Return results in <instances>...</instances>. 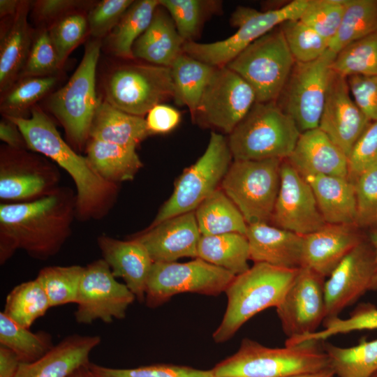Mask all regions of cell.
I'll return each instance as SVG.
<instances>
[{
    "label": "cell",
    "instance_id": "cell-1",
    "mask_svg": "<svg viewBox=\"0 0 377 377\" xmlns=\"http://www.w3.org/2000/svg\"><path fill=\"white\" fill-rule=\"evenodd\" d=\"M71 207L60 193L0 206V260L20 249L44 260L55 255L70 232Z\"/></svg>",
    "mask_w": 377,
    "mask_h": 377
},
{
    "label": "cell",
    "instance_id": "cell-2",
    "mask_svg": "<svg viewBox=\"0 0 377 377\" xmlns=\"http://www.w3.org/2000/svg\"><path fill=\"white\" fill-rule=\"evenodd\" d=\"M29 118L6 117L19 128L26 145L55 161L73 178L77 191V205L90 213L103 204L114 184L103 179L87 157L76 154L61 137L51 119L34 106Z\"/></svg>",
    "mask_w": 377,
    "mask_h": 377
},
{
    "label": "cell",
    "instance_id": "cell-3",
    "mask_svg": "<svg viewBox=\"0 0 377 377\" xmlns=\"http://www.w3.org/2000/svg\"><path fill=\"white\" fill-rule=\"evenodd\" d=\"M298 269L258 263L236 276L225 291L227 307L221 323L213 333L214 341H228L253 316L279 306Z\"/></svg>",
    "mask_w": 377,
    "mask_h": 377
},
{
    "label": "cell",
    "instance_id": "cell-4",
    "mask_svg": "<svg viewBox=\"0 0 377 377\" xmlns=\"http://www.w3.org/2000/svg\"><path fill=\"white\" fill-rule=\"evenodd\" d=\"M319 342L305 341L283 348H269L242 339L238 350L212 369L213 377H288L330 367Z\"/></svg>",
    "mask_w": 377,
    "mask_h": 377
},
{
    "label": "cell",
    "instance_id": "cell-5",
    "mask_svg": "<svg viewBox=\"0 0 377 377\" xmlns=\"http://www.w3.org/2000/svg\"><path fill=\"white\" fill-rule=\"evenodd\" d=\"M300 133L276 101L256 102L228 142L233 160H283L292 154Z\"/></svg>",
    "mask_w": 377,
    "mask_h": 377
},
{
    "label": "cell",
    "instance_id": "cell-6",
    "mask_svg": "<svg viewBox=\"0 0 377 377\" xmlns=\"http://www.w3.org/2000/svg\"><path fill=\"white\" fill-rule=\"evenodd\" d=\"M309 0H293L266 11L239 6L232 13L231 24L237 30L228 38L212 43L185 42L183 52L214 67L226 66L241 52L283 22L300 19Z\"/></svg>",
    "mask_w": 377,
    "mask_h": 377
},
{
    "label": "cell",
    "instance_id": "cell-7",
    "mask_svg": "<svg viewBox=\"0 0 377 377\" xmlns=\"http://www.w3.org/2000/svg\"><path fill=\"white\" fill-rule=\"evenodd\" d=\"M101 46V40L89 41L82 61L69 80L47 101L50 112L79 147L89 138L91 124L100 100L96 95V74Z\"/></svg>",
    "mask_w": 377,
    "mask_h": 377
},
{
    "label": "cell",
    "instance_id": "cell-8",
    "mask_svg": "<svg viewBox=\"0 0 377 377\" xmlns=\"http://www.w3.org/2000/svg\"><path fill=\"white\" fill-rule=\"evenodd\" d=\"M280 158L233 160L220 188L248 225L269 223L280 186Z\"/></svg>",
    "mask_w": 377,
    "mask_h": 377
},
{
    "label": "cell",
    "instance_id": "cell-9",
    "mask_svg": "<svg viewBox=\"0 0 377 377\" xmlns=\"http://www.w3.org/2000/svg\"><path fill=\"white\" fill-rule=\"evenodd\" d=\"M295 61L279 26L253 42L226 66L253 89L256 102L276 101Z\"/></svg>",
    "mask_w": 377,
    "mask_h": 377
},
{
    "label": "cell",
    "instance_id": "cell-10",
    "mask_svg": "<svg viewBox=\"0 0 377 377\" xmlns=\"http://www.w3.org/2000/svg\"><path fill=\"white\" fill-rule=\"evenodd\" d=\"M228 140L212 132L203 154L178 177L173 192L159 209L149 227L171 217L195 211L218 189L232 163Z\"/></svg>",
    "mask_w": 377,
    "mask_h": 377
},
{
    "label": "cell",
    "instance_id": "cell-11",
    "mask_svg": "<svg viewBox=\"0 0 377 377\" xmlns=\"http://www.w3.org/2000/svg\"><path fill=\"white\" fill-rule=\"evenodd\" d=\"M103 87L105 101L123 112L142 117L174 96L170 68L151 64L117 66L105 75Z\"/></svg>",
    "mask_w": 377,
    "mask_h": 377
},
{
    "label": "cell",
    "instance_id": "cell-12",
    "mask_svg": "<svg viewBox=\"0 0 377 377\" xmlns=\"http://www.w3.org/2000/svg\"><path fill=\"white\" fill-rule=\"evenodd\" d=\"M236 276L195 258L186 263H154L145 290L148 307L156 308L183 293L217 296L226 290Z\"/></svg>",
    "mask_w": 377,
    "mask_h": 377
},
{
    "label": "cell",
    "instance_id": "cell-13",
    "mask_svg": "<svg viewBox=\"0 0 377 377\" xmlns=\"http://www.w3.org/2000/svg\"><path fill=\"white\" fill-rule=\"evenodd\" d=\"M336 55L328 49L316 60L295 62L277 99L301 133L319 126Z\"/></svg>",
    "mask_w": 377,
    "mask_h": 377
},
{
    "label": "cell",
    "instance_id": "cell-14",
    "mask_svg": "<svg viewBox=\"0 0 377 377\" xmlns=\"http://www.w3.org/2000/svg\"><path fill=\"white\" fill-rule=\"evenodd\" d=\"M135 298L126 284L117 281L103 259L94 261L84 268L75 319L84 325L97 320L110 323L123 319Z\"/></svg>",
    "mask_w": 377,
    "mask_h": 377
},
{
    "label": "cell",
    "instance_id": "cell-15",
    "mask_svg": "<svg viewBox=\"0 0 377 377\" xmlns=\"http://www.w3.org/2000/svg\"><path fill=\"white\" fill-rule=\"evenodd\" d=\"M255 103L253 89L240 75L226 66L216 67L193 118L230 134Z\"/></svg>",
    "mask_w": 377,
    "mask_h": 377
},
{
    "label": "cell",
    "instance_id": "cell-16",
    "mask_svg": "<svg viewBox=\"0 0 377 377\" xmlns=\"http://www.w3.org/2000/svg\"><path fill=\"white\" fill-rule=\"evenodd\" d=\"M325 277L301 267L282 302L276 307L288 339L317 330L326 318Z\"/></svg>",
    "mask_w": 377,
    "mask_h": 377
},
{
    "label": "cell",
    "instance_id": "cell-17",
    "mask_svg": "<svg viewBox=\"0 0 377 377\" xmlns=\"http://www.w3.org/2000/svg\"><path fill=\"white\" fill-rule=\"evenodd\" d=\"M270 221L302 236L326 224L311 186L287 159L281 165L280 186Z\"/></svg>",
    "mask_w": 377,
    "mask_h": 377
},
{
    "label": "cell",
    "instance_id": "cell-18",
    "mask_svg": "<svg viewBox=\"0 0 377 377\" xmlns=\"http://www.w3.org/2000/svg\"><path fill=\"white\" fill-rule=\"evenodd\" d=\"M376 265L374 249L362 241L339 263L325 281L326 318L337 317L366 292L372 290Z\"/></svg>",
    "mask_w": 377,
    "mask_h": 377
},
{
    "label": "cell",
    "instance_id": "cell-19",
    "mask_svg": "<svg viewBox=\"0 0 377 377\" xmlns=\"http://www.w3.org/2000/svg\"><path fill=\"white\" fill-rule=\"evenodd\" d=\"M371 122L353 98L347 78L332 71L318 128L348 157Z\"/></svg>",
    "mask_w": 377,
    "mask_h": 377
},
{
    "label": "cell",
    "instance_id": "cell-20",
    "mask_svg": "<svg viewBox=\"0 0 377 377\" xmlns=\"http://www.w3.org/2000/svg\"><path fill=\"white\" fill-rule=\"evenodd\" d=\"M200 237L193 211L149 227L135 239L145 247L154 263H170L182 258H197Z\"/></svg>",
    "mask_w": 377,
    "mask_h": 377
},
{
    "label": "cell",
    "instance_id": "cell-21",
    "mask_svg": "<svg viewBox=\"0 0 377 377\" xmlns=\"http://www.w3.org/2000/svg\"><path fill=\"white\" fill-rule=\"evenodd\" d=\"M353 225L326 223L304 236L302 265L329 276L343 258L363 239Z\"/></svg>",
    "mask_w": 377,
    "mask_h": 377
},
{
    "label": "cell",
    "instance_id": "cell-22",
    "mask_svg": "<svg viewBox=\"0 0 377 377\" xmlns=\"http://www.w3.org/2000/svg\"><path fill=\"white\" fill-rule=\"evenodd\" d=\"M101 341L98 335H68L36 361L21 362L14 377H68L90 363L89 355Z\"/></svg>",
    "mask_w": 377,
    "mask_h": 377
},
{
    "label": "cell",
    "instance_id": "cell-23",
    "mask_svg": "<svg viewBox=\"0 0 377 377\" xmlns=\"http://www.w3.org/2000/svg\"><path fill=\"white\" fill-rule=\"evenodd\" d=\"M250 260L273 266L301 267L304 236L269 223L248 225L246 233Z\"/></svg>",
    "mask_w": 377,
    "mask_h": 377
},
{
    "label": "cell",
    "instance_id": "cell-24",
    "mask_svg": "<svg viewBox=\"0 0 377 377\" xmlns=\"http://www.w3.org/2000/svg\"><path fill=\"white\" fill-rule=\"evenodd\" d=\"M98 245L113 275L121 278L136 299L144 302L154 263L145 247L135 238L123 241L105 235L98 238Z\"/></svg>",
    "mask_w": 377,
    "mask_h": 377
},
{
    "label": "cell",
    "instance_id": "cell-25",
    "mask_svg": "<svg viewBox=\"0 0 377 377\" xmlns=\"http://www.w3.org/2000/svg\"><path fill=\"white\" fill-rule=\"evenodd\" d=\"M302 175L348 177V157L319 128L302 132L286 158Z\"/></svg>",
    "mask_w": 377,
    "mask_h": 377
},
{
    "label": "cell",
    "instance_id": "cell-26",
    "mask_svg": "<svg viewBox=\"0 0 377 377\" xmlns=\"http://www.w3.org/2000/svg\"><path fill=\"white\" fill-rule=\"evenodd\" d=\"M31 3L21 1L17 13L1 25L0 40V91L3 93L20 77L34 37L28 22Z\"/></svg>",
    "mask_w": 377,
    "mask_h": 377
},
{
    "label": "cell",
    "instance_id": "cell-27",
    "mask_svg": "<svg viewBox=\"0 0 377 377\" xmlns=\"http://www.w3.org/2000/svg\"><path fill=\"white\" fill-rule=\"evenodd\" d=\"M8 147L1 154L0 198L22 200L37 197L48 186L40 161L22 149Z\"/></svg>",
    "mask_w": 377,
    "mask_h": 377
},
{
    "label": "cell",
    "instance_id": "cell-28",
    "mask_svg": "<svg viewBox=\"0 0 377 377\" xmlns=\"http://www.w3.org/2000/svg\"><path fill=\"white\" fill-rule=\"evenodd\" d=\"M185 42L169 13L159 5L149 26L135 42L133 55L151 64L170 67L183 53Z\"/></svg>",
    "mask_w": 377,
    "mask_h": 377
},
{
    "label": "cell",
    "instance_id": "cell-29",
    "mask_svg": "<svg viewBox=\"0 0 377 377\" xmlns=\"http://www.w3.org/2000/svg\"><path fill=\"white\" fill-rule=\"evenodd\" d=\"M303 177L313 190L326 223L355 226L356 200L353 182L348 177L334 175Z\"/></svg>",
    "mask_w": 377,
    "mask_h": 377
},
{
    "label": "cell",
    "instance_id": "cell-30",
    "mask_svg": "<svg viewBox=\"0 0 377 377\" xmlns=\"http://www.w3.org/2000/svg\"><path fill=\"white\" fill-rule=\"evenodd\" d=\"M149 135L142 117L128 114L105 100H99L91 124L89 138L136 147Z\"/></svg>",
    "mask_w": 377,
    "mask_h": 377
},
{
    "label": "cell",
    "instance_id": "cell-31",
    "mask_svg": "<svg viewBox=\"0 0 377 377\" xmlns=\"http://www.w3.org/2000/svg\"><path fill=\"white\" fill-rule=\"evenodd\" d=\"M135 148L89 138L87 158L103 179L114 184L133 179L142 167Z\"/></svg>",
    "mask_w": 377,
    "mask_h": 377
},
{
    "label": "cell",
    "instance_id": "cell-32",
    "mask_svg": "<svg viewBox=\"0 0 377 377\" xmlns=\"http://www.w3.org/2000/svg\"><path fill=\"white\" fill-rule=\"evenodd\" d=\"M170 68L174 86L173 98L177 105L188 107L194 117L203 92L216 67L183 52Z\"/></svg>",
    "mask_w": 377,
    "mask_h": 377
},
{
    "label": "cell",
    "instance_id": "cell-33",
    "mask_svg": "<svg viewBox=\"0 0 377 377\" xmlns=\"http://www.w3.org/2000/svg\"><path fill=\"white\" fill-rule=\"evenodd\" d=\"M194 212L201 235L246 233L248 224L242 214L220 187Z\"/></svg>",
    "mask_w": 377,
    "mask_h": 377
},
{
    "label": "cell",
    "instance_id": "cell-34",
    "mask_svg": "<svg viewBox=\"0 0 377 377\" xmlns=\"http://www.w3.org/2000/svg\"><path fill=\"white\" fill-rule=\"evenodd\" d=\"M197 258L239 275L250 267L248 239L246 235L236 232L201 235Z\"/></svg>",
    "mask_w": 377,
    "mask_h": 377
},
{
    "label": "cell",
    "instance_id": "cell-35",
    "mask_svg": "<svg viewBox=\"0 0 377 377\" xmlns=\"http://www.w3.org/2000/svg\"><path fill=\"white\" fill-rule=\"evenodd\" d=\"M159 0L134 1L108 35L107 46L117 57L133 59V46L149 26Z\"/></svg>",
    "mask_w": 377,
    "mask_h": 377
},
{
    "label": "cell",
    "instance_id": "cell-36",
    "mask_svg": "<svg viewBox=\"0 0 377 377\" xmlns=\"http://www.w3.org/2000/svg\"><path fill=\"white\" fill-rule=\"evenodd\" d=\"M323 349L337 377H371L377 371V339L362 338L358 344L348 348L325 342Z\"/></svg>",
    "mask_w": 377,
    "mask_h": 377
},
{
    "label": "cell",
    "instance_id": "cell-37",
    "mask_svg": "<svg viewBox=\"0 0 377 377\" xmlns=\"http://www.w3.org/2000/svg\"><path fill=\"white\" fill-rule=\"evenodd\" d=\"M377 31V0H347L329 50L337 54L351 43Z\"/></svg>",
    "mask_w": 377,
    "mask_h": 377
},
{
    "label": "cell",
    "instance_id": "cell-38",
    "mask_svg": "<svg viewBox=\"0 0 377 377\" xmlns=\"http://www.w3.org/2000/svg\"><path fill=\"white\" fill-rule=\"evenodd\" d=\"M50 307L48 297L36 278L18 284L10 291L2 312L20 326L29 329Z\"/></svg>",
    "mask_w": 377,
    "mask_h": 377
},
{
    "label": "cell",
    "instance_id": "cell-39",
    "mask_svg": "<svg viewBox=\"0 0 377 377\" xmlns=\"http://www.w3.org/2000/svg\"><path fill=\"white\" fill-rule=\"evenodd\" d=\"M0 346L13 351L21 362H32L52 346V337L45 331L32 332L0 313Z\"/></svg>",
    "mask_w": 377,
    "mask_h": 377
},
{
    "label": "cell",
    "instance_id": "cell-40",
    "mask_svg": "<svg viewBox=\"0 0 377 377\" xmlns=\"http://www.w3.org/2000/svg\"><path fill=\"white\" fill-rule=\"evenodd\" d=\"M57 80L54 75L19 79L2 93L0 109L3 117H24L23 114L52 91Z\"/></svg>",
    "mask_w": 377,
    "mask_h": 377
},
{
    "label": "cell",
    "instance_id": "cell-41",
    "mask_svg": "<svg viewBox=\"0 0 377 377\" xmlns=\"http://www.w3.org/2000/svg\"><path fill=\"white\" fill-rule=\"evenodd\" d=\"M332 69L346 77L355 75H377V31L339 51Z\"/></svg>",
    "mask_w": 377,
    "mask_h": 377
},
{
    "label": "cell",
    "instance_id": "cell-42",
    "mask_svg": "<svg viewBox=\"0 0 377 377\" xmlns=\"http://www.w3.org/2000/svg\"><path fill=\"white\" fill-rule=\"evenodd\" d=\"M84 267L50 266L43 268L36 279L43 286L51 307L76 303Z\"/></svg>",
    "mask_w": 377,
    "mask_h": 377
},
{
    "label": "cell",
    "instance_id": "cell-43",
    "mask_svg": "<svg viewBox=\"0 0 377 377\" xmlns=\"http://www.w3.org/2000/svg\"><path fill=\"white\" fill-rule=\"evenodd\" d=\"M324 329L312 334L289 339V345H297L305 341L320 342L338 334L353 331L377 330V308L371 304H361L345 319L339 316L325 318Z\"/></svg>",
    "mask_w": 377,
    "mask_h": 377
},
{
    "label": "cell",
    "instance_id": "cell-44",
    "mask_svg": "<svg viewBox=\"0 0 377 377\" xmlns=\"http://www.w3.org/2000/svg\"><path fill=\"white\" fill-rule=\"evenodd\" d=\"M159 3L169 13L186 42L193 41L205 20L218 8L215 1L159 0Z\"/></svg>",
    "mask_w": 377,
    "mask_h": 377
},
{
    "label": "cell",
    "instance_id": "cell-45",
    "mask_svg": "<svg viewBox=\"0 0 377 377\" xmlns=\"http://www.w3.org/2000/svg\"><path fill=\"white\" fill-rule=\"evenodd\" d=\"M279 28L295 62L312 61L329 49V42L300 19L287 20Z\"/></svg>",
    "mask_w": 377,
    "mask_h": 377
},
{
    "label": "cell",
    "instance_id": "cell-46",
    "mask_svg": "<svg viewBox=\"0 0 377 377\" xmlns=\"http://www.w3.org/2000/svg\"><path fill=\"white\" fill-rule=\"evenodd\" d=\"M47 29L62 66L71 52L89 33L87 15L78 10L61 17Z\"/></svg>",
    "mask_w": 377,
    "mask_h": 377
},
{
    "label": "cell",
    "instance_id": "cell-47",
    "mask_svg": "<svg viewBox=\"0 0 377 377\" xmlns=\"http://www.w3.org/2000/svg\"><path fill=\"white\" fill-rule=\"evenodd\" d=\"M347 0H309L300 18L329 43L339 28Z\"/></svg>",
    "mask_w": 377,
    "mask_h": 377
},
{
    "label": "cell",
    "instance_id": "cell-48",
    "mask_svg": "<svg viewBox=\"0 0 377 377\" xmlns=\"http://www.w3.org/2000/svg\"><path fill=\"white\" fill-rule=\"evenodd\" d=\"M89 366L99 377H213L212 369L170 364H154L131 369L110 368L91 362Z\"/></svg>",
    "mask_w": 377,
    "mask_h": 377
},
{
    "label": "cell",
    "instance_id": "cell-49",
    "mask_svg": "<svg viewBox=\"0 0 377 377\" xmlns=\"http://www.w3.org/2000/svg\"><path fill=\"white\" fill-rule=\"evenodd\" d=\"M62 66L50 38L47 29L34 37L33 43L20 79L54 75Z\"/></svg>",
    "mask_w": 377,
    "mask_h": 377
},
{
    "label": "cell",
    "instance_id": "cell-50",
    "mask_svg": "<svg viewBox=\"0 0 377 377\" xmlns=\"http://www.w3.org/2000/svg\"><path fill=\"white\" fill-rule=\"evenodd\" d=\"M356 200L355 226H377V166L353 182Z\"/></svg>",
    "mask_w": 377,
    "mask_h": 377
},
{
    "label": "cell",
    "instance_id": "cell-51",
    "mask_svg": "<svg viewBox=\"0 0 377 377\" xmlns=\"http://www.w3.org/2000/svg\"><path fill=\"white\" fill-rule=\"evenodd\" d=\"M377 166V121H371L348 156V177L354 182L365 171Z\"/></svg>",
    "mask_w": 377,
    "mask_h": 377
},
{
    "label": "cell",
    "instance_id": "cell-52",
    "mask_svg": "<svg viewBox=\"0 0 377 377\" xmlns=\"http://www.w3.org/2000/svg\"><path fill=\"white\" fill-rule=\"evenodd\" d=\"M133 1L103 0L96 3L87 15L89 34L98 40L108 36Z\"/></svg>",
    "mask_w": 377,
    "mask_h": 377
},
{
    "label": "cell",
    "instance_id": "cell-53",
    "mask_svg": "<svg viewBox=\"0 0 377 377\" xmlns=\"http://www.w3.org/2000/svg\"><path fill=\"white\" fill-rule=\"evenodd\" d=\"M347 78L351 96L371 121H377V75H355Z\"/></svg>",
    "mask_w": 377,
    "mask_h": 377
},
{
    "label": "cell",
    "instance_id": "cell-54",
    "mask_svg": "<svg viewBox=\"0 0 377 377\" xmlns=\"http://www.w3.org/2000/svg\"><path fill=\"white\" fill-rule=\"evenodd\" d=\"M145 121L150 134L167 133L177 126L181 114L175 108L161 103L148 112Z\"/></svg>",
    "mask_w": 377,
    "mask_h": 377
},
{
    "label": "cell",
    "instance_id": "cell-55",
    "mask_svg": "<svg viewBox=\"0 0 377 377\" xmlns=\"http://www.w3.org/2000/svg\"><path fill=\"white\" fill-rule=\"evenodd\" d=\"M82 3V1L75 0H38L34 4V14L38 20L51 24L77 10Z\"/></svg>",
    "mask_w": 377,
    "mask_h": 377
},
{
    "label": "cell",
    "instance_id": "cell-56",
    "mask_svg": "<svg viewBox=\"0 0 377 377\" xmlns=\"http://www.w3.org/2000/svg\"><path fill=\"white\" fill-rule=\"evenodd\" d=\"M0 139L8 147L15 149H22L23 145H26L17 126L6 117H3L0 121Z\"/></svg>",
    "mask_w": 377,
    "mask_h": 377
},
{
    "label": "cell",
    "instance_id": "cell-57",
    "mask_svg": "<svg viewBox=\"0 0 377 377\" xmlns=\"http://www.w3.org/2000/svg\"><path fill=\"white\" fill-rule=\"evenodd\" d=\"M20 363L13 351L0 346V377H14Z\"/></svg>",
    "mask_w": 377,
    "mask_h": 377
},
{
    "label": "cell",
    "instance_id": "cell-58",
    "mask_svg": "<svg viewBox=\"0 0 377 377\" xmlns=\"http://www.w3.org/2000/svg\"><path fill=\"white\" fill-rule=\"evenodd\" d=\"M21 1L1 0L0 17L1 20L13 17L17 11Z\"/></svg>",
    "mask_w": 377,
    "mask_h": 377
},
{
    "label": "cell",
    "instance_id": "cell-59",
    "mask_svg": "<svg viewBox=\"0 0 377 377\" xmlns=\"http://www.w3.org/2000/svg\"><path fill=\"white\" fill-rule=\"evenodd\" d=\"M369 242L374 249L376 265L375 274L372 284V290H377V228L373 230L370 234Z\"/></svg>",
    "mask_w": 377,
    "mask_h": 377
},
{
    "label": "cell",
    "instance_id": "cell-60",
    "mask_svg": "<svg viewBox=\"0 0 377 377\" xmlns=\"http://www.w3.org/2000/svg\"><path fill=\"white\" fill-rule=\"evenodd\" d=\"M334 376H335V374L334 371L330 367H328L323 370L313 372V373L302 374L293 375V376H290L288 377H334Z\"/></svg>",
    "mask_w": 377,
    "mask_h": 377
},
{
    "label": "cell",
    "instance_id": "cell-61",
    "mask_svg": "<svg viewBox=\"0 0 377 377\" xmlns=\"http://www.w3.org/2000/svg\"><path fill=\"white\" fill-rule=\"evenodd\" d=\"M89 364L80 367L68 377H99L90 369Z\"/></svg>",
    "mask_w": 377,
    "mask_h": 377
},
{
    "label": "cell",
    "instance_id": "cell-62",
    "mask_svg": "<svg viewBox=\"0 0 377 377\" xmlns=\"http://www.w3.org/2000/svg\"><path fill=\"white\" fill-rule=\"evenodd\" d=\"M371 377H377V371L374 373Z\"/></svg>",
    "mask_w": 377,
    "mask_h": 377
}]
</instances>
